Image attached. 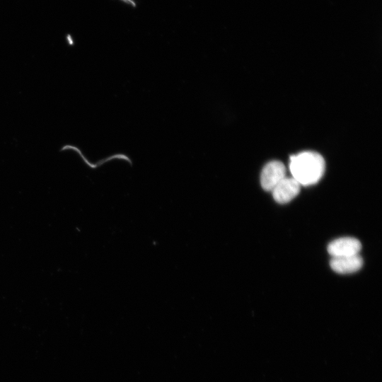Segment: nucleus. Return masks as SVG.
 <instances>
[{
	"mask_svg": "<svg viewBox=\"0 0 382 382\" xmlns=\"http://www.w3.org/2000/svg\"><path fill=\"white\" fill-rule=\"evenodd\" d=\"M289 170L301 185L308 186L317 183L325 170L323 157L314 151H303L290 156Z\"/></svg>",
	"mask_w": 382,
	"mask_h": 382,
	"instance_id": "f257e3e1",
	"label": "nucleus"
},
{
	"mask_svg": "<svg viewBox=\"0 0 382 382\" xmlns=\"http://www.w3.org/2000/svg\"><path fill=\"white\" fill-rule=\"evenodd\" d=\"M286 168L282 162L272 161L267 163L260 174L262 187L266 191H272L286 177Z\"/></svg>",
	"mask_w": 382,
	"mask_h": 382,
	"instance_id": "f03ea898",
	"label": "nucleus"
},
{
	"mask_svg": "<svg viewBox=\"0 0 382 382\" xmlns=\"http://www.w3.org/2000/svg\"><path fill=\"white\" fill-rule=\"evenodd\" d=\"M361 248V244L358 239L352 237H343L330 242L327 250L332 257H335L357 255Z\"/></svg>",
	"mask_w": 382,
	"mask_h": 382,
	"instance_id": "7ed1b4c3",
	"label": "nucleus"
},
{
	"mask_svg": "<svg viewBox=\"0 0 382 382\" xmlns=\"http://www.w3.org/2000/svg\"><path fill=\"white\" fill-rule=\"evenodd\" d=\"M301 190V185L292 177L283 178L271 191L274 199L285 204L296 197Z\"/></svg>",
	"mask_w": 382,
	"mask_h": 382,
	"instance_id": "20e7f679",
	"label": "nucleus"
},
{
	"mask_svg": "<svg viewBox=\"0 0 382 382\" xmlns=\"http://www.w3.org/2000/svg\"><path fill=\"white\" fill-rule=\"evenodd\" d=\"M331 269L339 274H351L359 270L363 265V259L359 255L335 257L330 261Z\"/></svg>",
	"mask_w": 382,
	"mask_h": 382,
	"instance_id": "39448f33",
	"label": "nucleus"
},
{
	"mask_svg": "<svg viewBox=\"0 0 382 382\" xmlns=\"http://www.w3.org/2000/svg\"><path fill=\"white\" fill-rule=\"evenodd\" d=\"M120 1L123 2L125 4L129 5L133 8L137 7V4L134 0H120Z\"/></svg>",
	"mask_w": 382,
	"mask_h": 382,
	"instance_id": "423d86ee",
	"label": "nucleus"
}]
</instances>
